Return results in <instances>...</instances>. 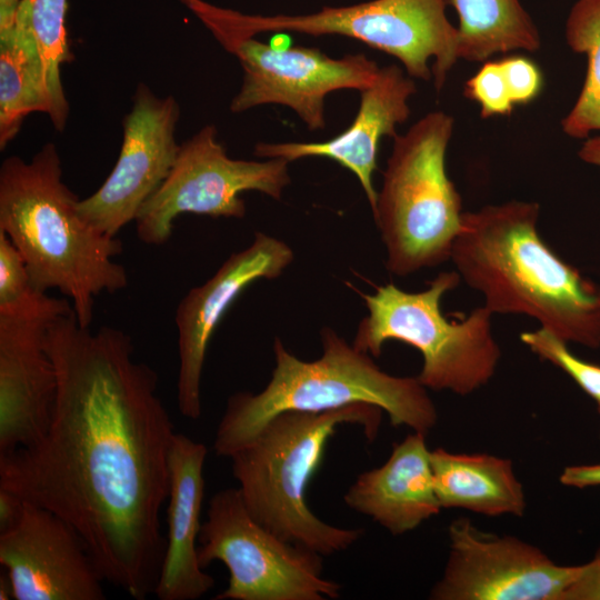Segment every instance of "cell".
Masks as SVG:
<instances>
[{
  "mask_svg": "<svg viewBox=\"0 0 600 600\" xmlns=\"http://www.w3.org/2000/svg\"><path fill=\"white\" fill-rule=\"evenodd\" d=\"M560 482L574 488L600 486V463L567 467Z\"/></svg>",
  "mask_w": 600,
  "mask_h": 600,
  "instance_id": "obj_30",
  "label": "cell"
},
{
  "mask_svg": "<svg viewBox=\"0 0 600 600\" xmlns=\"http://www.w3.org/2000/svg\"><path fill=\"white\" fill-rule=\"evenodd\" d=\"M180 107L173 96L160 98L139 83L131 111L123 120L118 160L104 182L78 202L80 216L94 229L117 237L134 221L143 203L171 171L180 144L176 129Z\"/></svg>",
  "mask_w": 600,
  "mask_h": 600,
  "instance_id": "obj_13",
  "label": "cell"
},
{
  "mask_svg": "<svg viewBox=\"0 0 600 600\" xmlns=\"http://www.w3.org/2000/svg\"><path fill=\"white\" fill-rule=\"evenodd\" d=\"M0 599L1 600L14 599L12 583H11L8 572L6 574L0 576Z\"/></svg>",
  "mask_w": 600,
  "mask_h": 600,
  "instance_id": "obj_34",
  "label": "cell"
},
{
  "mask_svg": "<svg viewBox=\"0 0 600 600\" xmlns=\"http://www.w3.org/2000/svg\"><path fill=\"white\" fill-rule=\"evenodd\" d=\"M520 340L532 353L566 372L588 396L600 404V366L574 356L564 340L539 328L524 331Z\"/></svg>",
  "mask_w": 600,
  "mask_h": 600,
  "instance_id": "obj_26",
  "label": "cell"
},
{
  "mask_svg": "<svg viewBox=\"0 0 600 600\" xmlns=\"http://www.w3.org/2000/svg\"><path fill=\"white\" fill-rule=\"evenodd\" d=\"M499 62L513 106L527 104L537 99L543 88V76L532 60L523 56H510Z\"/></svg>",
  "mask_w": 600,
  "mask_h": 600,
  "instance_id": "obj_28",
  "label": "cell"
},
{
  "mask_svg": "<svg viewBox=\"0 0 600 600\" xmlns=\"http://www.w3.org/2000/svg\"><path fill=\"white\" fill-rule=\"evenodd\" d=\"M52 320L0 317V454L34 443L50 423L58 387L46 349Z\"/></svg>",
  "mask_w": 600,
  "mask_h": 600,
  "instance_id": "obj_17",
  "label": "cell"
},
{
  "mask_svg": "<svg viewBox=\"0 0 600 600\" xmlns=\"http://www.w3.org/2000/svg\"><path fill=\"white\" fill-rule=\"evenodd\" d=\"M289 161L231 159L209 124L180 144L174 164L158 190L143 203L134 222L138 238L151 246L166 243L182 213L241 219L244 191L280 200L290 184Z\"/></svg>",
  "mask_w": 600,
  "mask_h": 600,
  "instance_id": "obj_10",
  "label": "cell"
},
{
  "mask_svg": "<svg viewBox=\"0 0 600 600\" xmlns=\"http://www.w3.org/2000/svg\"><path fill=\"white\" fill-rule=\"evenodd\" d=\"M20 3L21 0H0V34L14 28Z\"/></svg>",
  "mask_w": 600,
  "mask_h": 600,
  "instance_id": "obj_32",
  "label": "cell"
},
{
  "mask_svg": "<svg viewBox=\"0 0 600 600\" xmlns=\"http://www.w3.org/2000/svg\"><path fill=\"white\" fill-rule=\"evenodd\" d=\"M243 70L239 92L231 101L234 113L262 104L293 110L310 131L326 127L324 99L337 90L361 91L377 79L380 67L363 53L331 58L319 48L283 47L256 37L219 42Z\"/></svg>",
  "mask_w": 600,
  "mask_h": 600,
  "instance_id": "obj_11",
  "label": "cell"
},
{
  "mask_svg": "<svg viewBox=\"0 0 600 600\" xmlns=\"http://www.w3.org/2000/svg\"><path fill=\"white\" fill-rule=\"evenodd\" d=\"M183 6L218 42L263 32L343 36L393 56L413 79L432 78L437 91L459 59L458 28L447 17V0H371L299 16L248 14L204 0H183Z\"/></svg>",
  "mask_w": 600,
  "mask_h": 600,
  "instance_id": "obj_6",
  "label": "cell"
},
{
  "mask_svg": "<svg viewBox=\"0 0 600 600\" xmlns=\"http://www.w3.org/2000/svg\"><path fill=\"white\" fill-rule=\"evenodd\" d=\"M567 44L587 57L582 89L561 121L562 131L574 139H587L600 130V0H577L564 28Z\"/></svg>",
  "mask_w": 600,
  "mask_h": 600,
  "instance_id": "obj_24",
  "label": "cell"
},
{
  "mask_svg": "<svg viewBox=\"0 0 600 600\" xmlns=\"http://www.w3.org/2000/svg\"><path fill=\"white\" fill-rule=\"evenodd\" d=\"M460 281L457 271H442L421 291L387 283L373 294L360 293L368 314L359 322L353 347L374 358L389 340L416 348L422 357L417 379L427 389L467 396L486 386L501 357L493 314L482 304L450 321L441 310L443 296Z\"/></svg>",
  "mask_w": 600,
  "mask_h": 600,
  "instance_id": "obj_8",
  "label": "cell"
},
{
  "mask_svg": "<svg viewBox=\"0 0 600 600\" xmlns=\"http://www.w3.org/2000/svg\"><path fill=\"white\" fill-rule=\"evenodd\" d=\"M49 111L37 47L29 33L16 24L0 34V149L16 138L28 114Z\"/></svg>",
  "mask_w": 600,
  "mask_h": 600,
  "instance_id": "obj_22",
  "label": "cell"
},
{
  "mask_svg": "<svg viewBox=\"0 0 600 600\" xmlns=\"http://www.w3.org/2000/svg\"><path fill=\"white\" fill-rule=\"evenodd\" d=\"M71 311L69 300L49 297L34 286L20 252L0 231V317L52 320Z\"/></svg>",
  "mask_w": 600,
  "mask_h": 600,
  "instance_id": "obj_25",
  "label": "cell"
},
{
  "mask_svg": "<svg viewBox=\"0 0 600 600\" xmlns=\"http://www.w3.org/2000/svg\"><path fill=\"white\" fill-rule=\"evenodd\" d=\"M578 156L582 161L600 168V137L587 138Z\"/></svg>",
  "mask_w": 600,
  "mask_h": 600,
  "instance_id": "obj_33",
  "label": "cell"
},
{
  "mask_svg": "<svg viewBox=\"0 0 600 600\" xmlns=\"http://www.w3.org/2000/svg\"><path fill=\"white\" fill-rule=\"evenodd\" d=\"M426 434L394 443L388 460L358 476L343 496L346 504L393 536L407 533L439 513Z\"/></svg>",
  "mask_w": 600,
  "mask_h": 600,
  "instance_id": "obj_19",
  "label": "cell"
},
{
  "mask_svg": "<svg viewBox=\"0 0 600 600\" xmlns=\"http://www.w3.org/2000/svg\"><path fill=\"white\" fill-rule=\"evenodd\" d=\"M453 129V118L437 110L393 138L372 214L384 244L386 268L394 276L450 260L464 214L446 169Z\"/></svg>",
  "mask_w": 600,
  "mask_h": 600,
  "instance_id": "obj_7",
  "label": "cell"
},
{
  "mask_svg": "<svg viewBox=\"0 0 600 600\" xmlns=\"http://www.w3.org/2000/svg\"><path fill=\"white\" fill-rule=\"evenodd\" d=\"M416 92L413 78L401 67H380L374 82L360 91L357 116L341 133L321 142H260L253 153L289 162L309 157L331 159L357 177L372 212L378 198L373 172L380 141L383 137L397 136V126L406 122L411 113L409 99Z\"/></svg>",
  "mask_w": 600,
  "mask_h": 600,
  "instance_id": "obj_16",
  "label": "cell"
},
{
  "mask_svg": "<svg viewBox=\"0 0 600 600\" xmlns=\"http://www.w3.org/2000/svg\"><path fill=\"white\" fill-rule=\"evenodd\" d=\"M449 557L433 600H562L582 566H560L511 536L480 531L466 518L449 526Z\"/></svg>",
  "mask_w": 600,
  "mask_h": 600,
  "instance_id": "obj_12",
  "label": "cell"
},
{
  "mask_svg": "<svg viewBox=\"0 0 600 600\" xmlns=\"http://www.w3.org/2000/svg\"><path fill=\"white\" fill-rule=\"evenodd\" d=\"M46 349L58 380L50 423L34 443L0 454V489L64 519L103 580L144 600L166 551L160 514L176 434L158 374L134 359L128 333L92 332L74 311L49 323Z\"/></svg>",
  "mask_w": 600,
  "mask_h": 600,
  "instance_id": "obj_1",
  "label": "cell"
},
{
  "mask_svg": "<svg viewBox=\"0 0 600 600\" xmlns=\"http://www.w3.org/2000/svg\"><path fill=\"white\" fill-rule=\"evenodd\" d=\"M207 452L203 443L174 434L169 458L167 544L153 592L160 600H196L214 584L199 562L197 544L202 526Z\"/></svg>",
  "mask_w": 600,
  "mask_h": 600,
  "instance_id": "obj_18",
  "label": "cell"
},
{
  "mask_svg": "<svg viewBox=\"0 0 600 600\" xmlns=\"http://www.w3.org/2000/svg\"><path fill=\"white\" fill-rule=\"evenodd\" d=\"M24 502L10 491L0 489V533L12 529L21 519Z\"/></svg>",
  "mask_w": 600,
  "mask_h": 600,
  "instance_id": "obj_31",
  "label": "cell"
},
{
  "mask_svg": "<svg viewBox=\"0 0 600 600\" xmlns=\"http://www.w3.org/2000/svg\"><path fill=\"white\" fill-rule=\"evenodd\" d=\"M539 214L523 200L464 211L450 260L492 314H523L566 342L598 348L600 284L544 242Z\"/></svg>",
  "mask_w": 600,
  "mask_h": 600,
  "instance_id": "obj_2",
  "label": "cell"
},
{
  "mask_svg": "<svg viewBox=\"0 0 600 600\" xmlns=\"http://www.w3.org/2000/svg\"><path fill=\"white\" fill-rule=\"evenodd\" d=\"M294 254L284 241L256 232L251 244L232 253L203 284L194 287L179 302L178 408L197 420L202 413L201 377L207 350L221 319L237 298L260 279H274L291 264Z\"/></svg>",
  "mask_w": 600,
  "mask_h": 600,
  "instance_id": "obj_14",
  "label": "cell"
},
{
  "mask_svg": "<svg viewBox=\"0 0 600 600\" xmlns=\"http://www.w3.org/2000/svg\"><path fill=\"white\" fill-rule=\"evenodd\" d=\"M382 412L376 406L356 403L324 412L286 411L269 420L230 456L250 514L281 539L323 557L349 549L363 530L324 522L310 510L306 492L337 429L357 424L372 442Z\"/></svg>",
  "mask_w": 600,
  "mask_h": 600,
  "instance_id": "obj_5",
  "label": "cell"
},
{
  "mask_svg": "<svg viewBox=\"0 0 600 600\" xmlns=\"http://www.w3.org/2000/svg\"><path fill=\"white\" fill-rule=\"evenodd\" d=\"M458 16L459 59L487 61L514 50L537 51L539 30L520 0H447Z\"/></svg>",
  "mask_w": 600,
  "mask_h": 600,
  "instance_id": "obj_21",
  "label": "cell"
},
{
  "mask_svg": "<svg viewBox=\"0 0 600 600\" xmlns=\"http://www.w3.org/2000/svg\"><path fill=\"white\" fill-rule=\"evenodd\" d=\"M322 353L303 361L273 341L274 368L258 393L229 397L218 424L213 449L230 458L273 417L286 411L324 412L368 403L386 412L394 427L428 434L438 421L436 406L417 377L381 370L371 356L349 344L330 327L320 331Z\"/></svg>",
  "mask_w": 600,
  "mask_h": 600,
  "instance_id": "obj_4",
  "label": "cell"
},
{
  "mask_svg": "<svg viewBox=\"0 0 600 600\" xmlns=\"http://www.w3.org/2000/svg\"><path fill=\"white\" fill-rule=\"evenodd\" d=\"M598 406H599V412H600V404H598Z\"/></svg>",
  "mask_w": 600,
  "mask_h": 600,
  "instance_id": "obj_35",
  "label": "cell"
},
{
  "mask_svg": "<svg viewBox=\"0 0 600 600\" xmlns=\"http://www.w3.org/2000/svg\"><path fill=\"white\" fill-rule=\"evenodd\" d=\"M562 600H600V551L586 564Z\"/></svg>",
  "mask_w": 600,
  "mask_h": 600,
  "instance_id": "obj_29",
  "label": "cell"
},
{
  "mask_svg": "<svg viewBox=\"0 0 600 600\" xmlns=\"http://www.w3.org/2000/svg\"><path fill=\"white\" fill-rule=\"evenodd\" d=\"M430 459L441 508L466 509L487 517L524 513V491L510 460L443 448L432 450Z\"/></svg>",
  "mask_w": 600,
  "mask_h": 600,
  "instance_id": "obj_20",
  "label": "cell"
},
{
  "mask_svg": "<svg viewBox=\"0 0 600 600\" xmlns=\"http://www.w3.org/2000/svg\"><path fill=\"white\" fill-rule=\"evenodd\" d=\"M68 0H21L16 24L32 38L43 68L50 118L58 131L66 128L69 103L61 82V66L72 59L66 28Z\"/></svg>",
  "mask_w": 600,
  "mask_h": 600,
  "instance_id": "obj_23",
  "label": "cell"
},
{
  "mask_svg": "<svg viewBox=\"0 0 600 600\" xmlns=\"http://www.w3.org/2000/svg\"><path fill=\"white\" fill-rule=\"evenodd\" d=\"M0 563L16 600H103V578L77 530L24 502L19 522L0 533Z\"/></svg>",
  "mask_w": 600,
  "mask_h": 600,
  "instance_id": "obj_15",
  "label": "cell"
},
{
  "mask_svg": "<svg viewBox=\"0 0 600 600\" xmlns=\"http://www.w3.org/2000/svg\"><path fill=\"white\" fill-rule=\"evenodd\" d=\"M198 558L229 571L227 588L214 600H326L341 584L322 576L323 556L286 541L248 511L239 488L214 493L201 526Z\"/></svg>",
  "mask_w": 600,
  "mask_h": 600,
  "instance_id": "obj_9",
  "label": "cell"
},
{
  "mask_svg": "<svg viewBox=\"0 0 600 600\" xmlns=\"http://www.w3.org/2000/svg\"><path fill=\"white\" fill-rule=\"evenodd\" d=\"M464 96L480 106L482 118L508 116L514 107L499 61H484L466 82Z\"/></svg>",
  "mask_w": 600,
  "mask_h": 600,
  "instance_id": "obj_27",
  "label": "cell"
},
{
  "mask_svg": "<svg viewBox=\"0 0 600 600\" xmlns=\"http://www.w3.org/2000/svg\"><path fill=\"white\" fill-rule=\"evenodd\" d=\"M79 198L62 180L57 147L46 143L30 161L18 156L0 168V231L20 252L34 286L56 288L72 303L77 321L90 327L94 299L128 286L113 260L123 244L90 226Z\"/></svg>",
  "mask_w": 600,
  "mask_h": 600,
  "instance_id": "obj_3",
  "label": "cell"
}]
</instances>
